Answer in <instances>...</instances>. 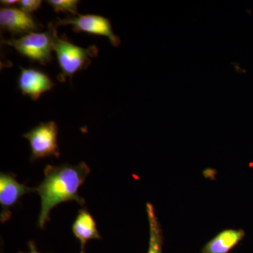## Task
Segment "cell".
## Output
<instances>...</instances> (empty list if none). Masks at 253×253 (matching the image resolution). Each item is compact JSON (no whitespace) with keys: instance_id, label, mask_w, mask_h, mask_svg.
<instances>
[{"instance_id":"cell-10","label":"cell","mask_w":253,"mask_h":253,"mask_svg":"<svg viewBox=\"0 0 253 253\" xmlns=\"http://www.w3.org/2000/svg\"><path fill=\"white\" fill-rule=\"evenodd\" d=\"M72 230L74 236L81 241V253H84V246L88 241L101 239L94 217L85 209L80 210Z\"/></svg>"},{"instance_id":"cell-11","label":"cell","mask_w":253,"mask_h":253,"mask_svg":"<svg viewBox=\"0 0 253 253\" xmlns=\"http://www.w3.org/2000/svg\"><path fill=\"white\" fill-rule=\"evenodd\" d=\"M146 209L149 224V245L148 253H163L162 229L156 217L154 206L151 203H147Z\"/></svg>"},{"instance_id":"cell-4","label":"cell","mask_w":253,"mask_h":253,"mask_svg":"<svg viewBox=\"0 0 253 253\" xmlns=\"http://www.w3.org/2000/svg\"><path fill=\"white\" fill-rule=\"evenodd\" d=\"M23 136L29 141L32 162L49 156L59 158L58 126L54 121L41 123Z\"/></svg>"},{"instance_id":"cell-9","label":"cell","mask_w":253,"mask_h":253,"mask_svg":"<svg viewBox=\"0 0 253 253\" xmlns=\"http://www.w3.org/2000/svg\"><path fill=\"white\" fill-rule=\"evenodd\" d=\"M245 236L246 232L243 229H224L205 245L201 253H229Z\"/></svg>"},{"instance_id":"cell-1","label":"cell","mask_w":253,"mask_h":253,"mask_svg":"<svg viewBox=\"0 0 253 253\" xmlns=\"http://www.w3.org/2000/svg\"><path fill=\"white\" fill-rule=\"evenodd\" d=\"M89 172L90 168L84 162L77 166H46L44 179L36 188V192L41 198V211L38 219L41 229H44L46 223L49 221L50 212L58 205L72 201L82 206L85 204L84 199L78 194V190Z\"/></svg>"},{"instance_id":"cell-15","label":"cell","mask_w":253,"mask_h":253,"mask_svg":"<svg viewBox=\"0 0 253 253\" xmlns=\"http://www.w3.org/2000/svg\"><path fill=\"white\" fill-rule=\"evenodd\" d=\"M28 246H29L30 251L29 253H41L38 252V250L36 249V245H35L34 242L33 241H30L28 243ZM18 253H24L23 252H19Z\"/></svg>"},{"instance_id":"cell-8","label":"cell","mask_w":253,"mask_h":253,"mask_svg":"<svg viewBox=\"0 0 253 253\" xmlns=\"http://www.w3.org/2000/svg\"><path fill=\"white\" fill-rule=\"evenodd\" d=\"M0 26L14 36H25L41 28L31 14L11 6L0 9Z\"/></svg>"},{"instance_id":"cell-5","label":"cell","mask_w":253,"mask_h":253,"mask_svg":"<svg viewBox=\"0 0 253 253\" xmlns=\"http://www.w3.org/2000/svg\"><path fill=\"white\" fill-rule=\"evenodd\" d=\"M56 26H71L76 33H86L106 37L113 46H118L121 41L113 32L109 18L95 14L81 15L65 18H57Z\"/></svg>"},{"instance_id":"cell-3","label":"cell","mask_w":253,"mask_h":253,"mask_svg":"<svg viewBox=\"0 0 253 253\" xmlns=\"http://www.w3.org/2000/svg\"><path fill=\"white\" fill-rule=\"evenodd\" d=\"M56 25L49 23L44 33H28L19 38L3 40L2 44L14 48L20 54L32 61L46 65L52 59Z\"/></svg>"},{"instance_id":"cell-7","label":"cell","mask_w":253,"mask_h":253,"mask_svg":"<svg viewBox=\"0 0 253 253\" xmlns=\"http://www.w3.org/2000/svg\"><path fill=\"white\" fill-rule=\"evenodd\" d=\"M21 68L18 86L23 95L28 96L34 101L41 95L53 89L56 84L46 73L35 68Z\"/></svg>"},{"instance_id":"cell-13","label":"cell","mask_w":253,"mask_h":253,"mask_svg":"<svg viewBox=\"0 0 253 253\" xmlns=\"http://www.w3.org/2000/svg\"><path fill=\"white\" fill-rule=\"evenodd\" d=\"M42 3L41 0H21L18 5L23 11L31 14V13L38 11L41 8Z\"/></svg>"},{"instance_id":"cell-6","label":"cell","mask_w":253,"mask_h":253,"mask_svg":"<svg viewBox=\"0 0 253 253\" xmlns=\"http://www.w3.org/2000/svg\"><path fill=\"white\" fill-rule=\"evenodd\" d=\"M36 189L20 184L16 180V176L12 173L0 174V205L1 207L0 219L1 222L7 221L11 217V208L19 202L24 195L35 192Z\"/></svg>"},{"instance_id":"cell-14","label":"cell","mask_w":253,"mask_h":253,"mask_svg":"<svg viewBox=\"0 0 253 253\" xmlns=\"http://www.w3.org/2000/svg\"><path fill=\"white\" fill-rule=\"evenodd\" d=\"M1 4L4 5V6H7L9 7L10 6H12V5L16 4L19 3V1H17V0H1ZM11 7V6H10Z\"/></svg>"},{"instance_id":"cell-2","label":"cell","mask_w":253,"mask_h":253,"mask_svg":"<svg viewBox=\"0 0 253 253\" xmlns=\"http://www.w3.org/2000/svg\"><path fill=\"white\" fill-rule=\"evenodd\" d=\"M54 51L61 69L57 78L61 83L66 81L67 78L72 79L76 73L87 68L91 59L99 54L97 46L91 45L84 48L76 45L68 41L64 35L58 36L57 31L54 33Z\"/></svg>"},{"instance_id":"cell-12","label":"cell","mask_w":253,"mask_h":253,"mask_svg":"<svg viewBox=\"0 0 253 253\" xmlns=\"http://www.w3.org/2000/svg\"><path fill=\"white\" fill-rule=\"evenodd\" d=\"M49 4L55 12L70 13V14L78 16V6L80 1L78 0H49L46 1Z\"/></svg>"}]
</instances>
